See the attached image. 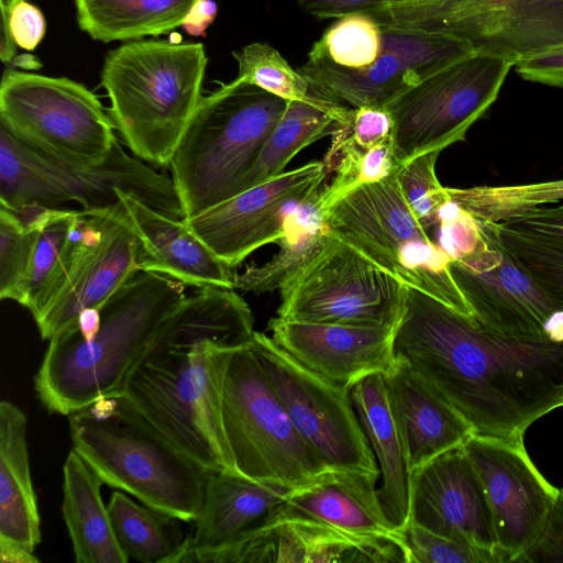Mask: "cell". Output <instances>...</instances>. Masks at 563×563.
I'll use <instances>...</instances> for the list:
<instances>
[{
	"mask_svg": "<svg viewBox=\"0 0 563 563\" xmlns=\"http://www.w3.org/2000/svg\"><path fill=\"white\" fill-rule=\"evenodd\" d=\"M394 352L478 434L523 435L563 406V340L500 334L410 286Z\"/></svg>",
	"mask_w": 563,
	"mask_h": 563,
	"instance_id": "obj_1",
	"label": "cell"
},
{
	"mask_svg": "<svg viewBox=\"0 0 563 563\" xmlns=\"http://www.w3.org/2000/svg\"><path fill=\"white\" fill-rule=\"evenodd\" d=\"M254 332L253 313L235 289L197 288L166 318L125 384L132 404L207 470L239 473L221 400L231 357Z\"/></svg>",
	"mask_w": 563,
	"mask_h": 563,
	"instance_id": "obj_2",
	"label": "cell"
},
{
	"mask_svg": "<svg viewBox=\"0 0 563 563\" xmlns=\"http://www.w3.org/2000/svg\"><path fill=\"white\" fill-rule=\"evenodd\" d=\"M185 290L172 277L139 271L101 306L100 329L91 341L81 338L78 327L52 338L34 377L43 407L69 416L123 393L164 321L187 296Z\"/></svg>",
	"mask_w": 563,
	"mask_h": 563,
	"instance_id": "obj_3",
	"label": "cell"
},
{
	"mask_svg": "<svg viewBox=\"0 0 563 563\" xmlns=\"http://www.w3.org/2000/svg\"><path fill=\"white\" fill-rule=\"evenodd\" d=\"M68 417L73 448L104 484L183 521L197 518L209 470L172 442L123 393Z\"/></svg>",
	"mask_w": 563,
	"mask_h": 563,
	"instance_id": "obj_4",
	"label": "cell"
},
{
	"mask_svg": "<svg viewBox=\"0 0 563 563\" xmlns=\"http://www.w3.org/2000/svg\"><path fill=\"white\" fill-rule=\"evenodd\" d=\"M201 43L136 41L106 57L101 85L125 145L143 162L168 166L202 95Z\"/></svg>",
	"mask_w": 563,
	"mask_h": 563,
	"instance_id": "obj_5",
	"label": "cell"
},
{
	"mask_svg": "<svg viewBox=\"0 0 563 563\" xmlns=\"http://www.w3.org/2000/svg\"><path fill=\"white\" fill-rule=\"evenodd\" d=\"M287 104L238 77L201 98L168 165L184 219L241 192Z\"/></svg>",
	"mask_w": 563,
	"mask_h": 563,
	"instance_id": "obj_6",
	"label": "cell"
},
{
	"mask_svg": "<svg viewBox=\"0 0 563 563\" xmlns=\"http://www.w3.org/2000/svg\"><path fill=\"white\" fill-rule=\"evenodd\" d=\"M120 191L184 219L172 179L128 154L119 141L99 162H75L32 148L0 125V206L62 209L75 201L84 211H101L121 203Z\"/></svg>",
	"mask_w": 563,
	"mask_h": 563,
	"instance_id": "obj_7",
	"label": "cell"
},
{
	"mask_svg": "<svg viewBox=\"0 0 563 563\" xmlns=\"http://www.w3.org/2000/svg\"><path fill=\"white\" fill-rule=\"evenodd\" d=\"M331 232L406 286L473 319L451 257L408 207L396 173L347 192L323 211Z\"/></svg>",
	"mask_w": 563,
	"mask_h": 563,
	"instance_id": "obj_8",
	"label": "cell"
},
{
	"mask_svg": "<svg viewBox=\"0 0 563 563\" xmlns=\"http://www.w3.org/2000/svg\"><path fill=\"white\" fill-rule=\"evenodd\" d=\"M221 417L235 467L249 478L297 490L334 470L291 421L251 342L229 363Z\"/></svg>",
	"mask_w": 563,
	"mask_h": 563,
	"instance_id": "obj_9",
	"label": "cell"
},
{
	"mask_svg": "<svg viewBox=\"0 0 563 563\" xmlns=\"http://www.w3.org/2000/svg\"><path fill=\"white\" fill-rule=\"evenodd\" d=\"M0 125L47 155L99 162L114 143V123L80 82L7 69L0 85Z\"/></svg>",
	"mask_w": 563,
	"mask_h": 563,
	"instance_id": "obj_10",
	"label": "cell"
},
{
	"mask_svg": "<svg viewBox=\"0 0 563 563\" xmlns=\"http://www.w3.org/2000/svg\"><path fill=\"white\" fill-rule=\"evenodd\" d=\"M515 63L474 52L406 90L386 109L394 121V151L399 165L465 140L470 128L495 102Z\"/></svg>",
	"mask_w": 563,
	"mask_h": 563,
	"instance_id": "obj_11",
	"label": "cell"
},
{
	"mask_svg": "<svg viewBox=\"0 0 563 563\" xmlns=\"http://www.w3.org/2000/svg\"><path fill=\"white\" fill-rule=\"evenodd\" d=\"M277 317L288 321L396 328L406 285L333 233L280 289Z\"/></svg>",
	"mask_w": 563,
	"mask_h": 563,
	"instance_id": "obj_12",
	"label": "cell"
},
{
	"mask_svg": "<svg viewBox=\"0 0 563 563\" xmlns=\"http://www.w3.org/2000/svg\"><path fill=\"white\" fill-rule=\"evenodd\" d=\"M371 15L380 23L454 35L475 52L515 65L563 45V0H415Z\"/></svg>",
	"mask_w": 563,
	"mask_h": 563,
	"instance_id": "obj_13",
	"label": "cell"
},
{
	"mask_svg": "<svg viewBox=\"0 0 563 563\" xmlns=\"http://www.w3.org/2000/svg\"><path fill=\"white\" fill-rule=\"evenodd\" d=\"M251 346L291 421L324 463L378 477L350 389L307 368L263 332H254Z\"/></svg>",
	"mask_w": 563,
	"mask_h": 563,
	"instance_id": "obj_14",
	"label": "cell"
},
{
	"mask_svg": "<svg viewBox=\"0 0 563 563\" xmlns=\"http://www.w3.org/2000/svg\"><path fill=\"white\" fill-rule=\"evenodd\" d=\"M475 219L478 247L450 265L473 320L508 336L563 340V305L507 250L497 222Z\"/></svg>",
	"mask_w": 563,
	"mask_h": 563,
	"instance_id": "obj_15",
	"label": "cell"
},
{
	"mask_svg": "<svg viewBox=\"0 0 563 563\" xmlns=\"http://www.w3.org/2000/svg\"><path fill=\"white\" fill-rule=\"evenodd\" d=\"M382 27L380 52L367 67L344 69L307 59L299 70L351 107L386 108L431 74L475 52L467 41L448 33L389 23Z\"/></svg>",
	"mask_w": 563,
	"mask_h": 563,
	"instance_id": "obj_16",
	"label": "cell"
},
{
	"mask_svg": "<svg viewBox=\"0 0 563 563\" xmlns=\"http://www.w3.org/2000/svg\"><path fill=\"white\" fill-rule=\"evenodd\" d=\"M327 178L323 161L310 162L183 220L222 262L234 269L257 249L283 238L289 216Z\"/></svg>",
	"mask_w": 563,
	"mask_h": 563,
	"instance_id": "obj_17",
	"label": "cell"
},
{
	"mask_svg": "<svg viewBox=\"0 0 563 563\" xmlns=\"http://www.w3.org/2000/svg\"><path fill=\"white\" fill-rule=\"evenodd\" d=\"M462 449L484 488L498 548L515 562L539 536L558 488L531 461L523 435L474 433Z\"/></svg>",
	"mask_w": 563,
	"mask_h": 563,
	"instance_id": "obj_18",
	"label": "cell"
},
{
	"mask_svg": "<svg viewBox=\"0 0 563 563\" xmlns=\"http://www.w3.org/2000/svg\"><path fill=\"white\" fill-rule=\"evenodd\" d=\"M88 212L90 227L77 258L53 299L34 318L43 340L77 328L84 309H100L140 271V240L123 203Z\"/></svg>",
	"mask_w": 563,
	"mask_h": 563,
	"instance_id": "obj_19",
	"label": "cell"
},
{
	"mask_svg": "<svg viewBox=\"0 0 563 563\" xmlns=\"http://www.w3.org/2000/svg\"><path fill=\"white\" fill-rule=\"evenodd\" d=\"M409 521L439 536L504 554L484 488L462 446L411 472Z\"/></svg>",
	"mask_w": 563,
	"mask_h": 563,
	"instance_id": "obj_20",
	"label": "cell"
},
{
	"mask_svg": "<svg viewBox=\"0 0 563 563\" xmlns=\"http://www.w3.org/2000/svg\"><path fill=\"white\" fill-rule=\"evenodd\" d=\"M228 554L234 563H410L408 545L395 540L354 536L309 519L269 516L236 539Z\"/></svg>",
	"mask_w": 563,
	"mask_h": 563,
	"instance_id": "obj_21",
	"label": "cell"
},
{
	"mask_svg": "<svg viewBox=\"0 0 563 563\" xmlns=\"http://www.w3.org/2000/svg\"><path fill=\"white\" fill-rule=\"evenodd\" d=\"M272 339L307 368L350 389L396 364L395 329L288 321L267 323Z\"/></svg>",
	"mask_w": 563,
	"mask_h": 563,
	"instance_id": "obj_22",
	"label": "cell"
},
{
	"mask_svg": "<svg viewBox=\"0 0 563 563\" xmlns=\"http://www.w3.org/2000/svg\"><path fill=\"white\" fill-rule=\"evenodd\" d=\"M294 492L225 470H209L194 528L167 563H195L263 522Z\"/></svg>",
	"mask_w": 563,
	"mask_h": 563,
	"instance_id": "obj_23",
	"label": "cell"
},
{
	"mask_svg": "<svg viewBox=\"0 0 563 563\" xmlns=\"http://www.w3.org/2000/svg\"><path fill=\"white\" fill-rule=\"evenodd\" d=\"M129 220L140 240V271L172 277L186 286L234 288L235 273L183 219L168 217L136 197L120 191Z\"/></svg>",
	"mask_w": 563,
	"mask_h": 563,
	"instance_id": "obj_24",
	"label": "cell"
},
{
	"mask_svg": "<svg viewBox=\"0 0 563 563\" xmlns=\"http://www.w3.org/2000/svg\"><path fill=\"white\" fill-rule=\"evenodd\" d=\"M384 380L410 472L462 446L475 433L465 418L402 361H396Z\"/></svg>",
	"mask_w": 563,
	"mask_h": 563,
	"instance_id": "obj_25",
	"label": "cell"
},
{
	"mask_svg": "<svg viewBox=\"0 0 563 563\" xmlns=\"http://www.w3.org/2000/svg\"><path fill=\"white\" fill-rule=\"evenodd\" d=\"M377 478L360 472L330 470L312 485L291 492L268 516L314 520L354 536L407 544L405 532L388 520L382 507Z\"/></svg>",
	"mask_w": 563,
	"mask_h": 563,
	"instance_id": "obj_26",
	"label": "cell"
},
{
	"mask_svg": "<svg viewBox=\"0 0 563 563\" xmlns=\"http://www.w3.org/2000/svg\"><path fill=\"white\" fill-rule=\"evenodd\" d=\"M350 395L382 476L378 488L382 507L388 520L405 532L409 523L411 472L388 401L384 375L362 378L350 388Z\"/></svg>",
	"mask_w": 563,
	"mask_h": 563,
	"instance_id": "obj_27",
	"label": "cell"
},
{
	"mask_svg": "<svg viewBox=\"0 0 563 563\" xmlns=\"http://www.w3.org/2000/svg\"><path fill=\"white\" fill-rule=\"evenodd\" d=\"M26 426V417L19 407L9 400L0 402V543L34 553L42 534Z\"/></svg>",
	"mask_w": 563,
	"mask_h": 563,
	"instance_id": "obj_28",
	"label": "cell"
},
{
	"mask_svg": "<svg viewBox=\"0 0 563 563\" xmlns=\"http://www.w3.org/2000/svg\"><path fill=\"white\" fill-rule=\"evenodd\" d=\"M99 474L73 448L63 466V518L78 563H128L101 497Z\"/></svg>",
	"mask_w": 563,
	"mask_h": 563,
	"instance_id": "obj_29",
	"label": "cell"
},
{
	"mask_svg": "<svg viewBox=\"0 0 563 563\" xmlns=\"http://www.w3.org/2000/svg\"><path fill=\"white\" fill-rule=\"evenodd\" d=\"M344 109L341 101L313 84L306 99L288 101L284 114L244 177L241 191L284 173L298 152L332 134Z\"/></svg>",
	"mask_w": 563,
	"mask_h": 563,
	"instance_id": "obj_30",
	"label": "cell"
},
{
	"mask_svg": "<svg viewBox=\"0 0 563 563\" xmlns=\"http://www.w3.org/2000/svg\"><path fill=\"white\" fill-rule=\"evenodd\" d=\"M325 184L289 216L285 234L276 242L279 251L264 264L249 266L244 272L235 274V289L255 295L279 290L322 251L332 235L320 206Z\"/></svg>",
	"mask_w": 563,
	"mask_h": 563,
	"instance_id": "obj_31",
	"label": "cell"
},
{
	"mask_svg": "<svg viewBox=\"0 0 563 563\" xmlns=\"http://www.w3.org/2000/svg\"><path fill=\"white\" fill-rule=\"evenodd\" d=\"M90 227V212L46 209L35 246L26 308L33 319L49 303L65 282Z\"/></svg>",
	"mask_w": 563,
	"mask_h": 563,
	"instance_id": "obj_32",
	"label": "cell"
},
{
	"mask_svg": "<svg viewBox=\"0 0 563 563\" xmlns=\"http://www.w3.org/2000/svg\"><path fill=\"white\" fill-rule=\"evenodd\" d=\"M197 0H75L79 27L101 42L165 34L181 25Z\"/></svg>",
	"mask_w": 563,
	"mask_h": 563,
	"instance_id": "obj_33",
	"label": "cell"
},
{
	"mask_svg": "<svg viewBox=\"0 0 563 563\" xmlns=\"http://www.w3.org/2000/svg\"><path fill=\"white\" fill-rule=\"evenodd\" d=\"M117 541L129 558L167 563L186 539L180 519L114 492L107 505Z\"/></svg>",
	"mask_w": 563,
	"mask_h": 563,
	"instance_id": "obj_34",
	"label": "cell"
},
{
	"mask_svg": "<svg viewBox=\"0 0 563 563\" xmlns=\"http://www.w3.org/2000/svg\"><path fill=\"white\" fill-rule=\"evenodd\" d=\"M47 208L0 206V298L24 307L35 246Z\"/></svg>",
	"mask_w": 563,
	"mask_h": 563,
	"instance_id": "obj_35",
	"label": "cell"
},
{
	"mask_svg": "<svg viewBox=\"0 0 563 563\" xmlns=\"http://www.w3.org/2000/svg\"><path fill=\"white\" fill-rule=\"evenodd\" d=\"M383 44L382 23L368 13L339 18L313 44L308 60L344 69H361L373 63Z\"/></svg>",
	"mask_w": 563,
	"mask_h": 563,
	"instance_id": "obj_36",
	"label": "cell"
},
{
	"mask_svg": "<svg viewBox=\"0 0 563 563\" xmlns=\"http://www.w3.org/2000/svg\"><path fill=\"white\" fill-rule=\"evenodd\" d=\"M232 55L238 63V78L286 101L303 100L308 97L310 81L269 44L251 43Z\"/></svg>",
	"mask_w": 563,
	"mask_h": 563,
	"instance_id": "obj_37",
	"label": "cell"
},
{
	"mask_svg": "<svg viewBox=\"0 0 563 563\" xmlns=\"http://www.w3.org/2000/svg\"><path fill=\"white\" fill-rule=\"evenodd\" d=\"M331 181L320 197L322 212L355 188L376 183L399 168L395 156L394 140H387L368 151H350L324 163Z\"/></svg>",
	"mask_w": 563,
	"mask_h": 563,
	"instance_id": "obj_38",
	"label": "cell"
},
{
	"mask_svg": "<svg viewBox=\"0 0 563 563\" xmlns=\"http://www.w3.org/2000/svg\"><path fill=\"white\" fill-rule=\"evenodd\" d=\"M440 151L420 154L396 172L401 194L416 218L429 230L437 221L439 211L451 200L435 173Z\"/></svg>",
	"mask_w": 563,
	"mask_h": 563,
	"instance_id": "obj_39",
	"label": "cell"
},
{
	"mask_svg": "<svg viewBox=\"0 0 563 563\" xmlns=\"http://www.w3.org/2000/svg\"><path fill=\"white\" fill-rule=\"evenodd\" d=\"M394 121L386 108L345 107L332 132L323 161L349 151H368L391 140Z\"/></svg>",
	"mask_w": 563,
	"mask_h": 563,
	"instance_id": "obj_40",
	"label": "cell"
},
{
	"mask_svg": "<svg viewBox=\"0 0 563 563\" xmlns=\"http://www.w3.org/2000/svg\"><path fill=\"white\" fill-rule=\"evenodd\" d=\"M507 250L541 286L563 305V247L549 244L497 222Z\"/></svg>",
	"mask_w": 563,
	"mask_h": 563,
	"instance_id": "obj_41",
	"label": "cell"
},
{
	"mask_svg": "<svg viewBox=\"0 0 563 563\" xmlns=\"http://www.w3.org/2000/svg\"><path fill=\"white\" fill-rule=\"evenodd\" d=\"M405 538L410 563H507L500 552L439 536L410 521Z\"/></svg>",
	"mask_w": 563,
	"mask_h": 563,
	"instance_id": "obj_42",
	"label": "cell"
},
{
	"mask_svg": "<svg viewBox=\"0 0 563 563\" xmlns=\"http://www.w3.org/2000/svg\"><path fill=\"white\" fill-rule=\"evenodd\" d=\"M437 230L440 245L452 261L472 254L482 241L477 220L452 199L439 211L432 227Z\"/></svg>",
	"mask_w": 563,
	"mask_h": 563,
	"instance_id": "obj_43",
	"label": "cell"
},
{
	"mask_svg": "<svg viewBox=\"0 0 563 563\" xmlns=\"http://www.w3.org/2000/svg\"><path fill=\"white\" fill-rule=\"evenodd\" d=\"M515 562L563 563V488H558L539 536Z\"/></svg>",
	"mask_w": 563,
	"mask_h": 563,
	"instance_id": "obj_44",
	"label": "cell"
},
{
	"mask_svg": "<svg viewBox=\"0 0 563 563\" xmlns=\"http://www.w3.org/2000/svg\"><path fill=\"white\" fill-rule=\"evenodd\" d=\"M503 223L540 241L563 247V205L540 206Z\"/></svg>",
	"mask_w": 563,
	"mask_h": 563,
	"instance_id": "obj_45",
	"label": "cell"
},
{
	"mask_svg": "<svg viewBox=\"0 0 563 563\" xmlns=\"http://www.w3.org/2000/svg\"><path fill=\"white\" fill-rule=\"evenodd\" d=\"M11 35L18 46L33 51L43 40L46 22L41 10L26 2H19L8 14Z\"/></svg>",
	"mask_w": 563,
	"mask_h": 563,
	"instance_id": "obj_46",
	"label": "cell"
},
{
	"mask_svg": "<svg viewBox=\"0 0 563 563\" xmlns=\"http://www.w3.org/2000/svg\"><path fill=\"white\" fill-rule=\"evenodd\" d=\"M515 66L525 80L563 88V45L523 58Z\"/></svg>",
	"mask_w": 563,
	"mask_h": 563,
	"instance_id": "obj_47",
	"label": "cell"
},
{
	"mask_svg": "<svg viewBox=\"0 0 563 563\" xmlns=\"http://www.w3.org/2000/svg\"><path fill=\"white\" fill-rule=\"evenodd\" d=\"M299 8L320 19L342 18L354 13L372 14L388 4L389 0H297Z\"/></svg>",
	"mask_w": 563,
	"mask_h": 563,
	"instance_id": "obj_48",
	"label": "cell"
},
{
	"mask_svg": "<svg viewBox=\"0 0 563 563\" xmlns=\"http://www.w3.org/2000/svg\"><path fill=\"white\" fill-rule=\"evenodd\" d=\"M217 11L214 0H197L180 26L189 35H205L207 27L214 21Z\"/></svg>",
	"mask_w": 563,
	"mask_h": 563,
	"instance_id": "obj_49",
	"label": "cell"
},
{
	"mask_svg": "<svg viewBox=\"0 0 563 563\" xmlns=\"http://www.w3.org/2000/svg\"><path fill=\"white\" fill-rule=\"evenodd\" d=\"M101 313L98 308L84 309L77 319V327L85 341H91L100 329Z\"/></svg>",
	"mask_w": 563,
	"mask_h": 563,
	"instance_id": "obj_50",
	"label": "cell"
},
{
	"mask_svg": "<svg viewBox=\"0 0 563 563\" xmlns=\"http://www.w3.org/2000/svg\"><path fill=\"white\" fill-rule=\"evenodd\" d=\"M0 562L1 563H38L40 560L30 552L19 545L0 543Z\"/></svg>",
	"mask_w": 563,
	"mask_h": 563,
	"instance_id": "obj_51",
	"label": "cell"
},
{
	"mask_svg": "<svg viewBox=\"0 0 563 563\" xmlns=\"http://www.w3.org/2000/svg\"><path fill=\"white\" fill-rule=\"evenodd\" d=\"M16 43L9 30L8 13L1 12L0 57L3 63H10L16 53Z\"/></svg>",
	"mask_w": 563,
	"mask_h": 563,
	"instance_id": "obj_52",
	"label": "cell"
},
{
	"mask_svg": "<svg viewBox=\"0 0 563 563\" xmlns=\"http://www.w3.org/2000/svg\"><path fill=\"white\" fill-rule=\"evenodd\" d=\"M23 0H0L1 12L10 13V11L19 2Z\"/></svg>",
	"mask_w": 563,
	"mask_h": 563,
	"instance_id": "obj_53",
	"label": "cell"
},
{
	"mask_svg": "<svg viewBox=\"0 0 563 563\" xmlns=\"http://www.w3.org/2000/svg\"><path fill=\"white\" fill-rule=\"evenodd\" d=\"M390 3H401V2H409V1H415V0H389Z\"/></svg>",
	"mask_w": 563,
	"mask_h": 563,
	"instance_id": "obj_54",
	"label": "cell"
}]
</instances>
